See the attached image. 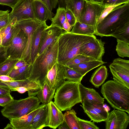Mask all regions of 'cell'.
I'll use <instances>...</instances> for the list:
<instances>
[{
	"label": "cell",
	"instance_id": "ba28073f",
	"mask_svg": "<svg viewBox=\"0 0 129 129\" xmlns=\"http://www.w3.org/2000/svg\"><path fill=\"white\" fill-rule=\"evenodd\" d=\"M34 2V0H18L9 13L11 20L15 23L24 20L35 19Z\"/></svg>",
	"mask_w": 129,
	"mask_h": 129
},
{
	"label": "cell",
	"instance_id": "cb8c5ba5",
	"mask_svg": "<svg viewBox=\"0 0 129 129\" xmlns=\"http://www.w3.org/2000/svg\"><path fill=\"white\" fill-rule=\"evenodd\" d=\"M48 114L47 104L44 105L33 118L30 129H42L47 126Z\"/></svg>",
	"mask_w": 129,
	"mask_h": 129
},
{
	"label": "cell",
	"instance_id": "ee69618b",
	"mask_svg": "<svg viewBox=\"0 0 129 129\" xmlns=\"http://www.w3.org/2000/svg\"><path fill=\"white\" fill-rule=\"evenodd\" d=\"M66 19L69 23L73 26L77 20L74 14L69 10L65 9Z\"/></svg>",
	"mask_w": 129,
	"mask_h": 129
},
{
	"label": "cell",
	"instance_id": "d6986e66",
	"mask_svg": "<svg viewBox=\"0 0 129 129\" xmlns=\"http://www.w3.org/2000/svg\"><path fill=\"white\" fill-rule=\"evenodd\" d=\"M48 114L47 126L56 129L63 120V114L52 101L47 104Z\"/></svg>",
	"mask_w": 129,
	"mask_h": 129
},
{
	"label": "cell",
	"instance_id": "f907efd6",
	"mask_svg": "<svg viewBox=\"0 0 129 129\" xmlns=\"http://www.w3.org/2000/svg\"><path fill=\"white\" fill-rule=\"evenodd\" d=\"M10 90L8 87L0 86V95L10 94Z\"/></svg>",
	"mask_w": 129,
	"mask_h": 129
},
{
	"label": "cell",
	"instance_id": "e575fe53",
	"mask_svg": "<svg viewBox=\"0 0 129 129\" xmlns=\"http://www.w3.org/2000/svg\"><path fill=\"white\" fill-rule=\"evenodd\" d=\"M116 51L118 56L122 57H129V42L117 40Z\"/></svg>",
	"mask_w": 129,
	"mask_h": 129
},
{
	"label": "cell",
	"instance_id": "83f0119b",
	"mask_svg": "<svg viewBox=\"0 0 129 129\" xmlns=\"http://www.w3.org/2000/svg\"><path fill=\"white\" fill-rule=\"evenodd\" d=\"M96 28L93 26L76 20L70 32L82 35H92L95 34Z\"/></svg>",
	"mask_w": 129,
	"mask_h": 129
},
{
	"label": "cell",
	"instance_id": "680465c9",
	"mask_svg": "<svg viewBox=\"0 0 129 129\" xmlns=\"http://www.w3.org/2000/svg\"></svg>",
	"mask_w": 129,
	"mask_h": 129
},
{
	"label": "cell",
	"instance_id": "e0dca14e",
	"mask_svg": "<svg viewBox=\"0 0 129 129\" xmlns=\"http://www.w3.org/2000/svg\"><path fill=\"white\" fill-rule=\"evenodd\" d=\"M63 30L56 26L51 25L48 26L42 35L38 55L42 53L63 33L65 30Z\"/></svg>",
	"mask_w": 129,
	"mask_h": 129
},
{
	"label": "cell",
	"instance_id": "ffe728a7",
	"mask_svg": "<svg viewBox=\"0 0 129 129\" xmlns=\"http://www.w3.org/2000/svg\"><path fill=\"white\" fill-rule=\"evenodd\" d=\"M48 26L45 21L42 22L35 30L32 40L30 60L32 64L38 55L42 35Z\"/></svg>",
	"mask_w": 129,
	"mask_h": 129
},
{
	"label": "cell",
	"instance_id": "ac0fdd59",
	"mask_svg": "<svg viewBox=\"0 0 129 129\" xmlns=\"http://www.w3.org/2000/svg\"><path fill=\"white\" fill-rule=\"evenodd\" d=\"M86 0H59V7L70 10L76 20L80 21L85 9Z\"/></svg>",
	"mask_w": 129,
	"mask_h": 129
},
{
	"label": "cell",
	"instance_id": "2e32d148",
	"mask_svg": "<svg viewBox=\"0 0 129 129\" xmlns=\"http://www.w3.org/2000/svg\"><path fill=\"white\" fill-rule=\"evenodd\" d=\"M0 86L8 87L11 91L16 87H25L27 90L28 96H36L40 91L41 87L38 83L28 79L7 82L0 81Z\"/></svg>",
	"mask_w": 129,
	"mask_h": 129
},
{
	"label": "cell",
	"instance_id": "c3c4849f",
	"mask_svg": "<svg viewBox=\"0 0 129 129\" xmlns=\"http://www.w3.org/2000/svg\"><path fill=\"white\" fill-rule=\"evenodd\" d=\"M27 64H28L24 60L19 59L15 64L13 69H17L24 66Z\"/></svg>",
	"mask_w": 129,
	"mask_h": 129
},
{
	"label": "cell",
	"instance_id": "8d00e7d4",
	"mask_svg": "<svg viewBox=\"0 0 129 129\" xmlns=\"http://www.w3.org/2000/svg\"><path fill=\"white\" fill-rule=\"evenodd\" d=\"M9 12V10H0V30L7 26L11 22Z\"/></svg>",
	"mask_w": 129,
	"mask_h": 129
},
{
	"label": "cell",
	"instance_id": "30bf717a",
	"mask_svg": "<svg viewBox=\"0 0 129 129\" xmlns=\"http://www.w3.org/2000/svg\"><path fill=\"white\" fill-rule=\"evenodd\" d=\"M42 22L35 19L25 20L17 22L15 24L23 30L27 37L26 49L20 59L23 60L30 64V57L32 40L35 30Z\"/></svg>",
	"mask_w": 129,
	"mask_h": 129
},
{
	"label": "cell",
	"instance_id": "681fc988",
	"mask_svg": "<svg viewBox=\"0 0 129 129\" xmlns=\"http://www.w3.org/2000/svg\"><path fill=\"white\" fill-rule=\"evenodd\" d=\"M73 26L71 25L66 19L63 23L62 29L67 32H70Z\"/></svg>",
	"mask_w": 129,
	"mask_h": 129
},
{
	"label": "cell",
	"instance_id": "8992f818",
	"mask_svg": "<svg viewBox=\"0 0 129 129\" xmlns=\"http://www.w3.org/2000/svg\"><path fill=\"white\" fill-rule=\"evenodd\" d=\"M40 102L35 96L18 100L14 99L4 107L1 112L3 116L9 120L18 118L37 108Z\"/></svg>",
	"mask_w": 129,
	"mask_h": 129
},
{
	"label": "cell",
	"instance_id": "277c9868",
	"mask_svg": "<svg viewBox=\"0 0 129 129\" xmlns=\"http://www.w3.org/2000/svg\"><path fill=\"white\" fill-rule=\"evenodd\" d=\"M129 21V3L114 8L97 25L95 34L101 37L111 36L120 25Z\"/></svg>",
	"mask_w": 129,
	"mask_h": 129
},
{
	"label": "cell",
	"instance_id": "d4e9b609",
	"mask_svg": "<svg viewBox=\"0 0 129 129\" xmlns=\"http://www.w3.org/2000/svg\"><path fill=\"white\" fill-rule=\"evenodd\" d=\"M106 63L103 61L94 60L68 66L84 76L90 71Z\"/></svg>",
	"mask_w": 129,
	"mask_h": 129
},
{
	"label": "cell",
	"instance_id": "bcb514c9",
	"mask_svg": "<svg viewBox=\"0 0 129 129\" xmlns=\"http://www.w3.org/2000/svg\"><path fill=\"white\" fill-rule=\"evenodd\" d=\"M18 0H0V5H6L12 8Z\"/></svg>",
	"mask_w": 129,
	"mask_h": 129
},
{
	"label": "cell",
	"instance_id": "f5cc1de1",
	"mask_svg": "<svg viewBox=\"0 0 129 129\" xmlns=\"http://www.w3.org/2000/svg\"><path fill=\"white\" fill-rule=\"evenodd\" d=\"M12 91H17L20 93H23L26 91H27V90L25 87H21L14 88L13 89Z\"/></svg>",
	"mask_w": 129,
	"mask_h": 129
},
{
	"label": "cell",
	"instance_id": "9c48e42d",
	"mask_svg": "<svg viewBox=\"0 0 129 129\" xmlns=\"http://www.w3.org/2000/svg\"><path fill=\"white\" fill-rule=\"evenodd\" d=\"M109 67L113 80L129 88V60L116 58Z\"/></svg>",
	"mask_w": 129,
	"mask_h": 129
},
{
	"label": "cell",
	"instance_id": "11a10c76",
	"mask_svg": "<svg viewBox=\"0 0 129 129\" xmlns=\"http://www.w3.org/2000/svg\"><path fill=\"white\" fill-rule=\"evenodd\" d=\"M88 1L92 2L102 4L103 0H88Z\"/></svg>",
	"mask_w": 129,
	"mask_h": 129
},
{
	"label": "cell",
	"instance_id": "6f0895ef",
	"mask_svg": "<svg viewBox=\"0 0 129 129\" xmlns=\"http://www.w3.org/2000/svg\"><path fill=\"white\" fill-rule=\"evenodd\" d=\"M1 45H0V46Z\"/></svg>",
	"mask_w": 129,
	"mask_h": 129
},
{
	"label": "cell",
	"instance_id": "1f68e13d",
	"mask_svg": "<svg viewBox=\"0 0 129 129\" xmlns=\"http://www.w3.org/2000/svg\"><path fill=\"white\" fill-rule=\"evenodd\" d=\"M64 76V79L68 80L81 83L84 76L68 66L63 65Z\"/></svg>",
	"mask_w": 129,
	"mask_h": 129
},
{
	"label": "cell",
	"instance_id": "7c38bea8",
	"mask_svg": "<svg viewBox=\"0 0 129 129\" xmlns=\"http://www.w3.org/2000/svg\"><path fill=\"white\" fill-rule=\"evenodd\" d=\"M105 7L102 4L86 0L80 22L92 25L96 28L97 20Z\"/></svg>",
	"mask_w": 129,
	"mask_h": 129
},
{
	"label": "cell",
	"instance_id": "5bb4252c",
	"mask_svg": "<svg viewBox=\"0 0 129 129\" xmlns=\"http://www.w3.org/2000/svg\"><path fill=\"white\" fill-rule=\"evenodd\" d=\"M105 43L101 39H93L82 46L80 49V54L102 61V57L105 53Z\"/></svg>",
	"mask_w": 129,
	"mask_h": 129
},
{
	"label": "cell",
	"instance_id": "f6af8a7d",
	"mask_svg": "<svg viewBox=\"0 0 129 129\" xmlns=\"http://www.w3.org/2000/svg\"><path fill=\"white\" fill-rule=\"evenodd\" d=\"M40 0L43 2L51 11L53 9L56 8L59 1V0Z\"/></svg>",
	"mask_w": 129,
	"mask_h": 129
},
{
	"label": "cell",
	"instance_id": "60d3db41",
	"mask_svg": "<svg viewBox=\"0 0 129 129\" xmlns=\"http://www.w3.org/2000/svg\"><path fill=\"white\" fill-rule=\"evenodd\" d=\"M14 24L9 32L2 40L0 45L4 47L8 46L9 44L14 30Z\"/></svg>",
	"mask_w": 129,
	"mask_h": 129
},
{
	"label": "cell",
	"instance_id": "d590c367",
	"mask_svg": "<svg viewBox=\"0 0 129 129\" xmlns=\"http://www.w3.org/2000/svg\"><path fill=\"white\" fill-rule=\"evenodd\" d=\"M94 60H96L89 56L79 54L74 57L66 63L65 65L68 66L77 64L84 62Z\"/></svg>",
	"mask_w": 129,
	"mask_h": 129
},
{
	"label": "cell",
	"instance_id": "74e56055",
	"mask_svg": "<svg viewBox=\"0 0 129 129\" xmlns=\"http://www.w3.org/2000/svg\"><path fill=\"white\" fill-rule=\"evenodd\" d=\"M78 120L80 129H99L94 123V122H91L81 119L78 117Z\"/></svg>",
	"mask_w": 129,
	"mask_h": 129
},
{
	"label": "cell",
	"instance_id": "9a60e30c",
	"mask_svg": "<svg viewBox=\"0 0 129 129\" xmlns=\"http://www.w3.org/2000/svg\"><path fill=\"white\" fill-rule=\"evenodd\" d=\"M65 80L63 65L57 62L48 72L45 81L50 88L56 90L65 82Z\"/></svg>",
	"mask_w": 129,
	"mask_h": 129
},
{
	"label": "cell",
	"instance_id": "8fae6325",
	"mask_svg": "<svg viewBox=\"0 0 129 129\" xmlns=\"http://www.w3.org/2000/svg\"><path fill=\"white\" fill-rule=\"evenodd\" d=\"M80 106L84 112L94 122L105 121L108 116V112L104 104H99L93 101L84 100Z\"/></svg>",
	"mask_w": 129,
	"mask_h": 129
},
{
	"label": "cell",
	"instance_id": "f546056e",
	"mask_svg": "<svg viewBox=\"0 0 129 129\" xmlns=\"http://www.w3.org/2000/svg\"><path fill=\"white\" fill-rule=\"evenodd\" d=\"M31 64L26 65L17 69H13L8 76L12 78L14 80H19L27 79Z\"/></svg>",
	"mask_w": 129,
	"mask_h": 129
},
{
	"label": "cell",
	"instance_id": "f35d334b",
	"mask_svg": "<svg viewBox=\"0 0 129 129\" xmlns=\"http://www.w3.org/2000/svg\"><path fill=\"white\" fill-rule=\"evenodd\" d=\"M120 5H117L105 7L98 18L97 23V25L100 23L108 14L115 7Z\"/></svg>",
	"mask_w": 129,
	"mask_h": 129
},
{
	"label": "cell",
	"instance_id": "4dcf8cb0",
	"mask_svg": "<svg viewBox=\"0 0 129 129\" xmlns=\"http://www.w3.org/2000/svg\"><path fill=\"white\" fill-rule=\"evenodd\" d=\"M111 36L117 39L129 42V21L119 26Z\"/></svg>",
	"mask_w": 129,
	"mask_h": 129
},
{
	"label": "cell",
	"instance_id": "816d5d0a",
	"mask_svg": "<svg viewBox=\"0 0 129 129\" xmlns=\"http://www.w3.org/2000/svg\"><path fill=\"white\" fill-rule=\"evenodd\" d=\"M12 78L8 76L2 75L0 76V81L4 82H7L14 81Z\"/></svg>",
	"mask_w": 129,
	"mask_h": 129
},
{
	"label": "cell",
	"instance_id": "b9f144b4",
	"mask_svg": "<svg viewBox=\"0 0 129 129\" xmlns=\"http://www.w3.org/2000/svg\"><path fill=\"white\" fill-rule=\"evenodd\" d=\"M14 100L10 94L0 95V106L4 107Z\"/></svg>",
	"mask_w": 129,
	"mask_h": 129
},
{
	"label": "cell",
	"instance_id": "d6a6232c",
	"mask_svg": "<svg viewBox=\"0 0 129 129\" xmlns=\"http://www.w3.org/2000/svg\"><path fill=\"white\" fill-rule=\"evenodd\" d=\"M66 19L65 8L59 7L57 9L55 16L51 19V23L50 25L62 29V24Z\"/></svg>",
	"mask_w": 129,
	"mask_h": 129
},
{
	"label": "cell",
	"instance_id": "4316f807",
	"mask_svg": "<svg viewBox=\"0 0 129 129\" xmlns=\"http://www.w3.org/2000/svg\"><path fill=\"white\" fill-rule=\"evenodd\" d=\"M56 89L51 88L46 81L37 94V97L42 104L47 105L49 103L53 98Z\"/></svg>",
	"mask_w": 129,
	"mask_h": 129
},
{
	"label": "cell",
	"instance_id": "4fadbf2b",
	"mask_svg": "<svg viewBox=\"0 0 129 129\" xmlns=\"http://www.w3.org/2000/svg\"><path fill=\"white\" fill-rule=\"evenodd\" d=\"M126 112L115 109L108 112V117L105 121V129H126L129 123L128 114Z\"/></svg>",
	"mask_w": 129,
	"mask_h": 129
},
{
	"label": "cell",
	"instance_id": "9f6ffc18",
	"mask_svg": "<svg viewBox=\"0 0 129 129\" xmlns=\"http://www.w3.org/2000/svg\"><path fill=\"white\" fill-rule=\"evenodd\" d=\"M14 129L12 125L10 123L8 124L4 129Z\"/></svg>",
	"mask_w": 129,
	"mask_h": 129
},
{
	"label": "cell",
	"instance_id": "5b68a950",
	"mask_svg": "<svg viewBox=\"0 0 129 129\" xmlns=\"http://www.w3.org/2000/svg\"><path fill=\"white\" fill-rule=\"evenodd\" d=\"M79 84L67 80L56 89L54 102L61 111L70 110L76 104L81 103Z\"/></svg>",
	"mask_w": 129,
	"mask_h": 129
},
{
	"label": "cell",
	"instance_id": "44dd1931",
	"mask_svg": "<svg viewBox=\"0 0 129 129\" xmlns=\"http://www.w3.org/2000/svg\"><path fill=\"white\" fill-rule=\"evenodd\" d=\"M44 105L42 104L36 109L20 118L10 120V123L15 129H30L33 118Z\"/></svg>",
	"mask_w": 129,
	"mask_h": 129
},
{
	"label": "cell",
	"instance_id": "3957f363",
	"mask_svg": "<svg viewBox=\"0 0 129 129\" xmlns=\"http://www.w3.org/2000/svg\"><path fill=\"white\" fill-rule=\"evenodd\" d=\"M101 92L114 109L129 113V88L114 80H109L102 85Z\"/></svg>",
	"mask_w": 129,
	"mask_h": 129
},
{
	"label": "cell",
	"instance_id": "db71d44e",
	"mask_svg": "<svg viewBox=\"0 0 129 129\" xmlns=\"http://www.w3.org/2000/svg\"><path fill=\"white\" fill-rule=\"evenodd\" d=\"M60 129H70L66 121L63 119L62 122L58 126Z\"/></svg>",
	"mask_w": 129,
	"mask_h": 129
},
{
	"label": "cell",
	"instance_id": "7dc6e473",
	"mask_svg": "<svg viewBox=\"0 0 129 129\" xmlns=\"http://www.w3.org/2000/svg\"><path fill=\"white\" fill-rule=\"evenodd\" d=\"M5 48L1 45L0 46V64L7 58Z\"/></svg>",
	"mask_w": 129,
	"mask_h": 129
},
{
	"label": "cell",
	"instance_id": "52a82bcc",
	"mask_svg": "<svg viewBox=\"0 0 129 129\" xmlns=\"http://www.w3.org/2000/svg\"><path fill=\"white\" fill-rule=\"evenodd\" d=\"M14 30L9 45L4 47L7 58L20 59L26 47L27 37L26 33L14 24Z\"/></svg>",
	"mask_w": 129,
	"mask_h": 129
},
{
	"label": "cell",
	"instance_id": "f1b7e54d",
	"mask_svg": "<svg viewBox=\"0 0 129 129\" xmlns=\"http://www.w3.org/2000/svg\"><path fill=\"white\" fill-rule=\"evenodd\" d=\"M63 114V119L70 129H80L76 113L73 109L67 110Z\"/></svg>",
	"mask_w": 129,
	"mask_h": 129
},
{
	"label": "cell",
	"instance_id": "603a6c76",
	"mask_svg": "<svg viewBox=\"0 0 129 129\" xmlns=\"http://www.w3.org/2000/svg\"><path fill=\"white\" fill-rule=\"evenodd\" d=\"M79 88L81 102L87 100L104 104V98L102 97L95 89L85 87L81 83H79Z\"/></svg>",
	"mask_w": 129,
	"mask_h": 129
},
{
	"label": "cell",
	"instance_id": "6da1fadb",
	"mask_svg": "<svg viewBox=\"0 0 129 129\" xmlns=\"http://www.w3.org/2000/svg\"><path fill=\"white\" fill-rule=\"evenodd\" d=\"M94 35H82L64 30L58 39L57 62L64 65L76 55L84 44L96 38Z\"/></svg>",
	"mask_w": 129,
	"mask_h": 129
},
{
	"label": "cell",
	"instance_id": "7a4b0ae2",
	"mask_svg": "<svg viewBox=\"0 0 129 129\" xmlns=\"http://www.w3.org/2000/svg\"><path fill=\"white\" fill-rule=\"evenodd\" d=\"M58 39L39 55L31 64L27 79L36 82L41 87L44 85L48 72L57 62Z\"/></svg>",
	"mask_w": 129,
	"mask_h": 129
},
{
	"label": "cell",
	"instance_id": "ab89813d",
	"mask_svg": "<svg viewBox=\"0 0 129 129\" xmlns=\"http://www.w3.org/2000/svg\"><path fill=\"white\" fill-rule=\"evenodd\" d=\"M129 2V0H103L102 4L106 7L117 5H121Z\"/></svg>",
	"mask_w": 129,
	"mask_h": 129
},
{
	"label": "cell",
	"instance_id": "484cf974",
	"mask_svg": "<svg viewBox=\"0 0 129 129\" xmlns=\"http://www.w3.org/2000/svg\"><path fill=\"white\" fill-rule=\"evenodd\" d=\"M108 74L106 66H102L96 69L91 75L89 82L96 88H99L104 82Z\"/></svg>",
	"mask_w": 129,
	"mask_h": 129
},
{
	"label": "cell",
	"instance_id": "836d02e7",
	"mask_svg": "<svg viewBox=\"0 0 129 129\" xmlns=\"http://www.w3.org/2000/svg\"><path fill=\"white\" fill-rule=\"evenodd\" d=\"M19 60L14 58H7L0 64V76H8L15 64Z\"/></svg>",
	"mask_w": 129,
	"mask_h": 129
},
{
	"label": "cell",
	"instance_id": "7bdbcfd3",
	"mask_svg": "<svg viewBox=\"0 0 129 129\" xmlns=\"http://www.w3.org/2000/svg\"><path fill=\"white\" fill-rule=\"evenodd\" d=\"M14 24V23L11 21L7 26L2 29L0 30V44L2 40L9 32Z\"/></svg>",
	"mask_w": 129,
	"mask_h": 129
},
{
	"label": "cell",
	"instance_id": "7402d4cb",
	"mask_svg": "<svg viewBox=\"0 0 129 129\" xmlns=\"http://www.w3.org/2000/svg\"><path fill=\"white\" fill-rule=\"evenodd\" d=\"M34 8L36 19L42 22H46L48 20H51L54 14L42 1L34 0Z\"/></svg>",
	"mask_w": 129,
	"mask_h": 129
}]
</instances>
